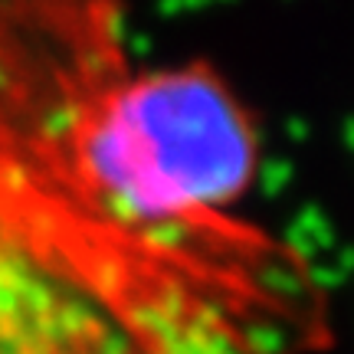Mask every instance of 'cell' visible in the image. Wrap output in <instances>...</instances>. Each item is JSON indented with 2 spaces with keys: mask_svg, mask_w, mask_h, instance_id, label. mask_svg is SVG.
Listing matches in <instances>:
<instances>
[{
  "mask_svg": "<svg viewBox=\"0 0 354 354\" xmlns=\"http://www.w3.org/2000/svg\"><path fill=\"white\" fill-rule=\"evenodd\" d=\"M131 63L125 0H0V354H259L325 322L292 243L138 180L109 128Z\"/></svg>",
  "mask_w": 354,
  "mask_h": 354,
  "instance_id": "obj_1",
  "label": "cell"
}]
</instances>
